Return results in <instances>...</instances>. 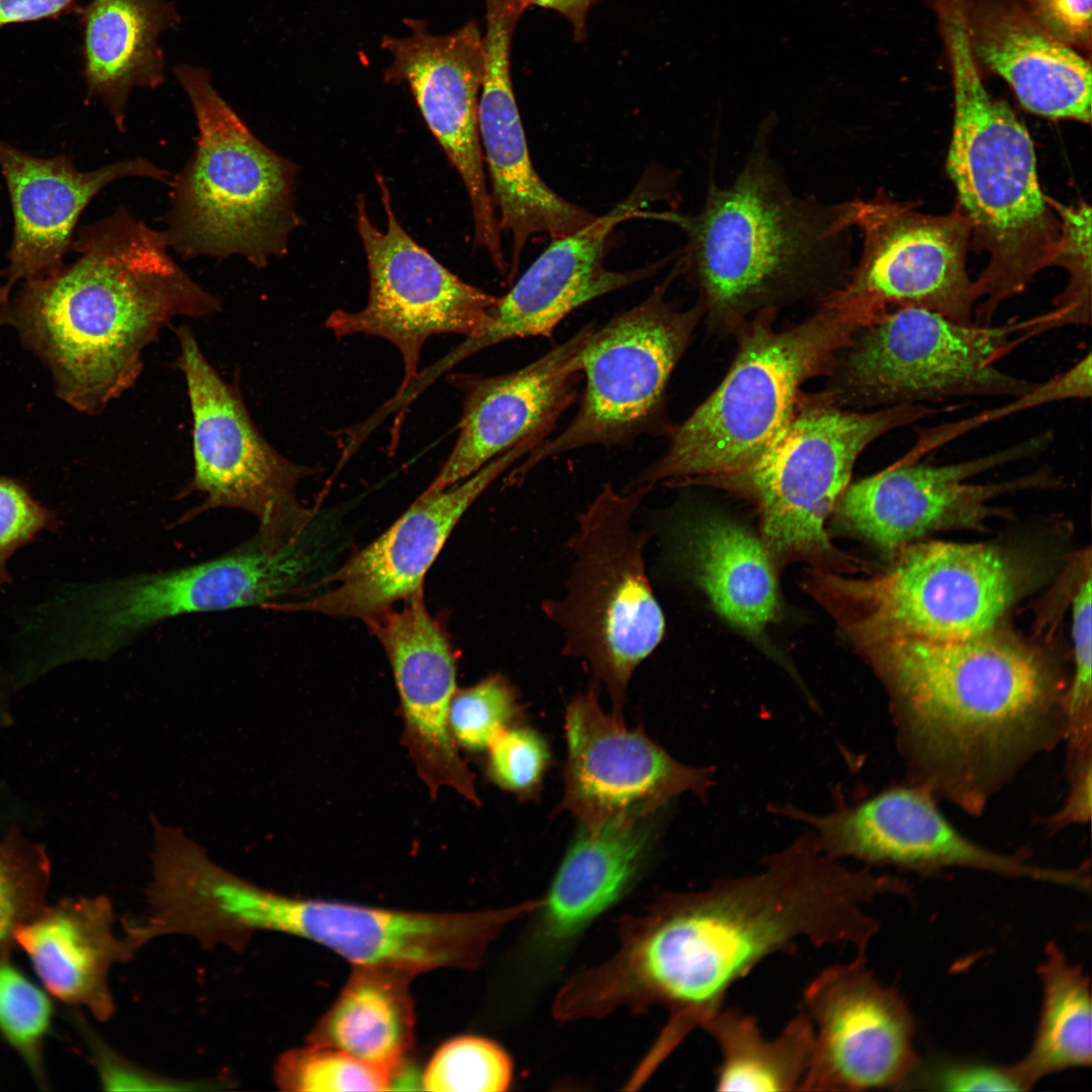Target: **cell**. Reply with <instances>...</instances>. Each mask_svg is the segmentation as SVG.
<instances>
[{
    "label": "cell",
    "instance_id": "1",
    "mask_svg": "<svg viewBox=\"0 0 1092 1092\" xmlns=\"http://www.w3.org/2000/svg\"><path fill=\"white\" fill-rule=\"evenodd\" d=\"M889 894L914 896L903 878L826 855L809 830L756 873L665 893L624 916L619 947L592 971L593 991L609 1011L664 1007L659 1036L677 1045L723 1006L733 984L799 939L867 951L880 923L863 906Z\"/></svg>",
    "mask_w": 1092,
    "mask_h": 1092
},
{
    "label": "cell",
    "instance_id": "2",
    "mask_svg": "<svg viewBox=\"0 0 1092 1092\" xmlns=\"http://www.w3.org/2000/svg\"><path fill=\"white\" fill-rule=\"evenodd\" d=\"M888 699L905 783L981 816L1036 756L1064 741L1061 667L997 626L945 640L852 644Z\"/></svg>",
    "mask_w": 1092,
    "mask_h": 1092
},
{
    "label": "cell",
    "instance_id": "3",
    "mask_svg": "<svg viewBox=\"0 0 1092 1092\" xmlns=\"http://www.w3.org/2000/svg\"><path fill=\"white\" fill-rule=\"evenodd\" d=\"M72 250L70 265L21 282L0 323L47 364L57 394L91 415L135 383L165 326L215 313L221 300L177 264L163 232L124 206L83 225Z\"/></svg>",
    "mask_w": 1092,
    "mask_h": 1092
},
{
    "label": "cell",
    "instance_id": "4",
    "mask_svg": "<svg viewBox=\"0 0 1092 1092\" xmlns=\"http://www.w3.org/2000/svg\"><path fill=\"white\" fill-rule=\"evenodd\" d=\"M764 120L733 182L710 183L696 214L646 211L678 226L685 262L705 310L736 321L751 307L838 270L851 228L848 202L825 205L793 191L770 154Z\"/></svg>",
    "mask_w": 1092,
    "mask_h": 1092
},
{
    "label": "cell",
    "instance_id": "5",
    "mask_svg": "<svg viewBox=\"0 0 1092 1092\" xmlns=\"http://www.w3.org/2000/svg\"><path fill=\"white\" fill-rule=\"evenodd\" d=\"M938 21L954 97L946 171L957 192L956 206L970 222L971 244L988 255L974 280V315L979 324H991L1004 301L1053 266L1060 219L1040 188L1026 127L981 78L965 15L952 10Z\"/></svg>",
    "mask_w": 1092,
    "mask_h": 1092
},
{
    "label": "cell",
    "instance_id": "6",
    "mask_svg": "<svg viewBox=\"0 0 1092 1092\" xmlns=\"http://www.w3.org/2000/svg\"><path fill=\"white\" fill-rule=\"evenodd\" d=\"M302 541L279 551L259 536L192 565L68 584L28 618L40 666L104 661L175 617L266 607L302 589Z\"/></svg>",
    "mask_w": 1092,
    "mask_h": 1092
},
{
    "label": "cell",
    "instance_id": "7",
    "mask_svg": "<svg viewBox=\"0 0 1092 1092\" xmlns=\"http://www.w3.org/2000/svg\"><path fill=\"white\" fill-rule=\"evenodd\" d=\"M766 307L742 332L728 374L677 428L631 485L705 484L757 460L790 423L802 384L822 372L864 326L826 296L801 324L779 331Z\"/></svg>",
    "mask_w": 1092,
    "mask_h": 1092
},
{
    "label": "cell",
    "instance_id": "8",
    "mask_svg": "<svg viewBox=\"0 0 1092 1092\" xmlns=\"http://www.w3.org/2000/svg\"><path fill=\"white\" fill-rule=\"evenodd\" d=\"M174 74L198 127L193 155L171 182L163 232L185 259L239 255L258 268L287 251L298 225L292 162L264 145L215 90L203 67Z\"/></svg>",
    "mask_w": 1092,
    "mask_h": 1092
},
{
    "label": "cell",
    "instance_id": "9",
    "mask_svg": "<svg viewBox=\"0 0 1092 1092\" xmlns=\"http://www.w3.org/2000/svg\"><path fill=\"white\" fill-rule=\"evenodd\" d=\"M1026 562L989 544L913 542L866 578L810 568L802 586L851 644L965 638L997 626L1031 582Z\"/></svg>",
    "mask_w": 1092,
    "mask_h": 1092
},
{
    "label": "cell",
    "instance_id": "10",
    "mask_svg": "<svg viewBox=\"0 0 1092 1092\" xmlns=\"http://www.w3.org/2000/svg\"><path fill=\"white\" fill-rule=\"evenodd\" d=\"M940 412L926 404H900L854 413L828 396L797 402L790 423L757 460L705 485L752 504L760 539L777 570L802 562L822 571L855 573L862 565L832 544L825 525L857 457L888 432Z\"/></svg>",
    "mask_w": 1092,
    "mask_h": 1092
},
{
    "label": "cell",
    "instance_id": "11",
    "mask_svg": "<svg viewBox=\"0 0 1092 1092\" xmlns=\"http://www.w3.org/2000/svg\"><path fill=\"white\" fill-rule=\"evenodd\" d=\"M652 485L618 490L606 484L579 515L568 542L564 595L545 600L544 614L562 631L565 655L588 667L604 687L612 715L624 719L630 679L660 644L665 619L645 566L648 535L633 524Z\"/></svg>",
    "mask_w": 1092,
    "mask_h": 1092
},
{
    "label": "cell",
    "instance_id": "12",
    "mask_svg": "<svg viewBox=\"0 0 1092 1092\" xmlns=\"http://www.w3.org/2000/svg\"><path fill=\"white\" fill-rule=\"evenodd\" d=\"M1053 329L1046 313L1002 325L960 323L920 307L890 309L841 348L834 402L858 407L966 396H1021L1037 383L997 362Z\"/></svg>",
    "mask_w": 1092,
    "mask_h": 1092
},
{
    "label": "cell",
    "instance_id": "13",
    "mask_svg": "<svg viewBox=\"0 0 1092 1092\" xmlns=\"http://www.w3.org/2000/svg\"><path fill=\"white\" fill-rule=\"evenodd\" d=\"M667 285L594 329L580 354L585 386L576 415L519 462L513 482L562 453L626 446L662 430L667 384L705 311L701 302L676 307L666 299Z\"/></svg>",
    "mask_w": 1092,
    "mask_h": 1092
},
{
    "label": "cell",
    "instance_id": "14",
    "mask_svg": "<svg viewBox=\"0 0 1092 1092\" xmlns=\"http://www.w3.org/2000/svg\"><path fill=\"white\" fill-rule=\"evenodd\" d=\"M174 331L179 343L176 365L185 378L193 422V475L180 494L203 495L193 516L214 509L250 514L269 550L302 541L314 512L299 500L296 487L316 469L289 460L271 446L239 390L207 360L192 330L180 326Z\"/></svg>",
    "mask_w": 1092,
    "mask_h": 1092
},
{
    "label": "cell",
    "instance_id": "15",
    "mask_svg": "<svg viewBox=\"0 0 1092 1092\" xmlns=\"http://www.w3.org/2000/svg\"><path fill=\"white\" fill-rule=\"evenodd\" d=\"M851 226L862 249L849 280L829 295L867 324L890 309L920 307L973 323L978 303L967 271L971 226L957 207L942 215L880 193L849 200Z\"/></svg>",
    "mask_w": 1092,
    "mask_h": 1092
},
{
    "label": "cell",
    "instance_id": "16",
    "mask_svg": "<svg viewBox=\"0 0 1092 1092\" xmlns=\"http://www.w3.org/2000/svg\"><path fill=\"white\" fill-rule=\"evenodd\" d=\"M938 803L925 790L904 783L854 804L840 800L824 814L791 804L771 809L808 825L820 850L835 859L849 857L871 868L889 866L921 876L960 868L1090 889L1086 867H1043L1019 853L988 848L958 830Z\"/></svg>",
    "mask_w": 1092,
    "mask_h": 1092
},
{
    "label": "cell",
    "instance_id": "17",
    "mask_svg": "<svg viewBox=\"0 0 1092 1092\" xmlns=\"http://www.w3.org/2000/svg\"><path fill=\"white\" fill-rule=\"evenodd\" d=\"M387 223L384 231L369 219L365 199H357V230L369 271V296L358 311L337 309L326 322L338 338L363 334L389 341L400 353L401 392L420 373L426 341L435 335H480L490 324L497 296L450 272L418 245L395 217L388 190L378 178Z\"/></svg>",
    "mask_w": 1092,
    "mask_h": 1092
},
{
    "label": "cell",
    "instance_id": "18",
    "mask_svg": "<svg viewBox=\"0 0 1092 1092\" xmlns=\"http://www.w3.org/2000/svg\"><path fill=\"white\" fill-rule=\"evenodd\" d=\"M1051 432L992 454L945 465L900 458L889 467L848 484L832 512L839 530L891 556L934 530L977 526L994 513L992 498L1058 482L1049 469L991 484L968 480L986 470L1033 457L1052 444Z\"/></svg>",
    "mask_w": 1092,
    "mask_h": 1092
},
{
    "label": "cell",
    "instance_id": "19",
    "mask_svg": "<svg viewBox=\"0 0 1092 1092\" xmlns=\"http://www.w3.org/2000/svg\"><path fill=\"white\" fill-rule=\"evenodd\" d=\"M815 1043L800 1091L903 1090L918 1064L915 1021L867 951L822 970L804 990Z\"/></svg>",
    "mask_w": 1092,
    "mask_h": 1092
},
{
    "label": "cell",
    "instance_id": "20",
    "mask_svg": "<svg viewBox=\"0 0 1092 1092\" xmlns=\"http://www.w3.org/2000/svg\"><path fill=\"white\" fill-rule=\"evenodd\" d=\"M564 793L559 811L580 825L653 817L676 797L706 800L714 784L712 767L675 759L641 729L607 714L594 684L566 708Z\"/></svg>",
    "mask_w": 1092,
    "mask_h": 1092
},
{
    "label": "cell",
    "instance_id": "21",
    "mask_svg": "<svg viewBox=\"0 0 1092 1092\" xmlns=\"http://www.w3.org/2000/svg\"><path fill=\"white\" fill-rule=\"evenodd\" d=\"M404 23L408 34L381 39V48L391 57L385 80L408 86L427 125L465 185L475 243L504 272L502 231L486 186L478 127L483 36L472 20L445 34L431 32L422 19L405 18Z\"/></svg>",
    "mask_w": 1092,
    "mask_h": 1092
},
{
    "label": "cell",
    "instance_id": "22",
    "mask_svg": "<svg viewBox=\"0 0 1092 1092\" xmlns=\"http://www.w3.org/2000/svg\"><path fill=\"white\" fill-rule=\"evenodd\" d=\"M527 439L469 477L436 492H422L381 535L357 551L314 597L274 604L282 612H309L363 622L412 597L466 511L539 442Z\"/></svg>",
    "mask_w": 1092,
    "mask_h": 1092
},
{
    "label": "cell",
    "instance_id": "23",
    "mask_svg": "<svg viewBox=\"0 0 1092 1092\" xmlns=\"http://www.w3.org/2000/svg\"><path fill=\"white\" fill-rule=\"evenodd\" d=\"M484 71L478 101L483 158L491 179V199L500 231L511 235L513 269L536 235H570L596 217L563 199L537 174L514 94L511 43L527 9L522 0H485Z\"/></svg>",
    "mask_w": 1092,
    "mask_h": 1092
},
{
    "label": "cell",
    "instance_id": "24",
    "mask_svg": "<svg viewBox=\"0 0 1092 1092\" xmlns=\"http://www.w3.org/2000/svg\"><path fill=\"white\" fill-rule=\"evenodd\" d=\"M654 817L580 826L520 940V989L534 991L560 972L590 924L632 889L650 856Z\"/></svg>",
    "mask_w": 1092,
    "mask_h": 1092
},
{
    "label": "cell",
    "instance_id": "25",
    "mask_svg": "<svg viewBox=\"0 0 1092 1092\" xmlns=\"http://www.w3.org/2000/svg\"><path fill=\"white\" fill-rule=\"evenodd\" d=\"M596 326L587 324L532 363L512 372L458 374L463 392L459 433L452 451L423 492L443 490L478 471L517 444L546 440L571 405L583 378L580 354Z\"/></svg>",
    "mask_w": 1092,
    "mask_h": 1092
},
{
    "label": "cell",
    "instance_id": "26",
    "mask_svg": "<svg viewBox=\"0 0 1092 1092\" xmlns=\"http://www.w3.org/2000/svg\"><path fill=\"white\" fill-rule=\"evenodd\" d=\"M364 623L389 660L400 700L404 745L430 794L448 787L479 804L473 775L448 725L457 691L456 656L444 626L426 607L423 588Z\"/></svg>",
    "mask_w": 1092,
    "mask_h": 1092
},
{
    "label": "cell",
    "instance_id": "27",
    "mask_svg": "<svg viewBox=\"0 0 1092 1092\" xmlns=\"http://www.w3.org/2000/svg\"><path fill=\"white\" fill-rule=\"evenodd\" d=\"M657 191L637 187L608 213L582 229L556 239L530 265L510 291L498 298L491 322L478 336L466 338L439 361L443 370L490 346L529 337L552 336L555 328L586 302L632 285L656 266L613 271L605 266L608 240L615 228L640 217Z\"/></svg>",
    "mask_w": 1092,
    "mask_h": 1092
},
{
    "label": "cell",
    "instance_id": "28",
    "mask_svg": "<svg viewBox=\"0 0 1092 1092\" xmlns=\"http://www.w3.org/2000/svg\"><path fill=\"white\" fill-rule=\"evenodd\" d=\"M0 168L13 212V239L2 276L0 305L15 284L52 273L72 250L77 221L108 184L144 177L171 184V174L143 157L78 170L70 156L37 158L0 140Z\"/></svg>",
    "mask_w": 1092,
    "mask_h": 1092
},
{
    "label": "cell",
    "instance_id": "29",
    "mask_svg": "<svg viewBox=\"0 0 1092 1092\" xmlns=\"http://www.w3.org/2000/svg\"><path fill=\"white\" fill-rule=\"evenodd\" d=\"M972 51L1003 78L1027 111L1091 121V66L1050 34L1022 0H966Z\"/></svg>",
    "mask_w": 1092,
    "mask_h": 1092
},
{
    "label": "cell",
    "instance_id": "30",
    "mask_svg": "<svg viewBox=\"0 0 1092 1092\" xmlns=\"http://www.w3.org/2000/svg\"><path fill=\"white\" fill-rule=\"evenodd\" d=\"M106 897L67 899L21 927L15 941L29 956L47 989L58 998L106 1020L114 1011L108 973L135 951L114 930Z\"/></svg>",
    "mask_w": 1092,
    "mask_h": 1092
},
{
    "label": "cell",
    "instance_id": "31",
    "mask_svg": "<svg viewBox=\"0 0 1092 1092\" xmlns=\"http://www.w3.org/2000/svg\"><path fill=\"white\" fill-rule=\"evenodd\" d=\"M171 0H90L82 13L87 99L100 101L119 131L135 88L165 81L161 37L180 21Z\"/></svg>",
    "mask_w": 1092,
    "mask_h": 1092
},
{
    "label": "cell",
    "instance_id": "32",
    "mask_svg": "<svg viewBox=\"0 0 1092 1092\" xmlns=\"http://www.w3.org/2000/svg\"><path fill=\"white\" fill-rule=\"evenodd\" d=\"M675 559L727 622L759 638L781 613L775 568L761 539L720 515L686 521Z\"/></svg>",
    "mask_w": 1092,
    "mask_h": 1092
},
{
    "label": "cell",
    "instance_id": "33",
    "mask_svg": "<svg viewBox=\"0 0 1092 1092\" xmlns=\"http://www.w3.org/2000/svg\"><path fill=\"white\" fill-rule=\"evenodd\" d=\"M415 976L395 968L354 967L306 1042L344 1051L395 1075L414 1043L410 984Z\"/></svg>",
    "mask_w": 1092,
    "mask_h": 1092
},
{
    "label": "cell",
    "instance_id": "34",
    "mask_svg": "<svg viewBox=\"0 0 1092 1092\" xmlns=\"http://www.w3.org/2000/svg\"><path fill=\"white\" fill-rule=\"evenodd\" d=\"M718 1045L719 1091H800L812 1058L815 1030L805 1012L794 1016L772 1038L755 1017L720 1007L701 1026Z\"/></svg>",
    "mask_w": 1092,
    "mask_h": 1092
},
{
    "label": "cell",
    "instance_id": "35",
    "mask_svg": "<svg viewBox=\"0 0 1092 1092\" xmlns=\"http://www.w3.org/2000/svg\"><path fill=\"white\" fill-rule=\"evenodd\" d=\"M1042 1001L1032 1044L1014 1064L1027 1089L1051 1074L1092 1063L1090 979L1054 941L1037 967Z\"/></svg>",
    "mask_w": 1092,
    "mask_h": 1092
},
{
    "label": "cell",
    "instance_id": "36",
    "mask_svg": "<svg viewBox=\"0 0 1092 1092\" xmlns=\"http://www.w3.org/2000/svg\"><path fill=\"white\" fill-rule=\"evenodd\" d=\"M393 1072L344 1051L306 1043L280 1055L274 1081L284 1091H387Z\"/></svg>",
    "mask_w": 1092,
    "mask_h": 1092
},
{
    "label": "cell",
    "instance_id": "37",
    "mask_svg": "<svg viewBox=\"0 0 1092 1092\" xmlns=\"http://www.w3.org/2000/svg\"><path fill=\"white\" fill-rule=\"evenodd\" d=\"M50 862L40 845L13 832L0 840V954L46 907Z\"/></svg>",
    "mask_w": 1092,
    "mask_h": 1092
},
{
    "label": "cell",
    "instance_id": "38",
    "mask_svg": "<svg viewBox=\"0 0 1092 1092\" xmlns=\"http://www.w3.org/2000/svg\"><path fill=\"white\" fill-rule=\"evenodd\" d=\"M512 1079L513 1062L500 1045L462 1035L436 1051L422 1075V1087L434 1092H498L509 1090Z\"/></svg>",
    "mask_w": 1092,
    "mask_h": 1092
},
{
    "label": "cell",
    "instance_id": "39",
    "mask_svg": "<svg viewBox=\"0 0 1092 1092\" xmlns=\"http://www.w3.org/2000/svg\"><path fill=\"white\" fill-rule=\"evenodd\" d=\"M518 712L517 693L510 680L500 673L490 674L455 692L448 711L449 730L456 744L480 751L510 726Z\"/></svg>",
    "mask_w": 1092,
    "mask_h": 1092
},
{
    "label": "cell",
    "instance_id": "40",
    "mask_svg": "<svg viewBox=\"0 0 1092 1092\" xmlns=\"http://www.w3.org/2000/svg\"><path fill=\"white\" fill-rule=\"evenodd\" d=\"M1051 203L1060 219V240L1053 266L1065 268L1069 283L1056 298L1053 312L1061 326L1086 325L1091 315V208L1080 202Z\"/></svg>",
    "mask_w": 1092,
    "mask_h": 1092
},
{
    "label": "cell",
    "instance_id": "41",
    "mask_svg": "<svg viewBox=\"0 0 1092 1092\" xmlns=\"http://www.w3.org/2000/svg\"><path fill=\"white\" fill-rule=\"evenodd\" d=\"M1091 592L1088 567L1072 601L1074 670L1065 694V739L1074 745L1092 739Z\"/></svg>",
    "mask_w": 1092,
    "mask_h": 1092
},
{
    "label": "cell",
    "instance_id": "42",
    "mask_svg": "<svg viewBox=\"0 0 1092 1092\" xmlns=\"http://www.w3.org/2000/svg\"><path fill=\"white\" fill-rule=\"evenodd\" d=\"M51 1015L44 993L18 970L0 961V1033L32 1065L38 1061V1048Z\"/></svg>",
    "mask_w": 1092,
    "mask_h": 1092
},
{
    "label": "cell",
    "instance_id": "43",
    "mask_svg": "<svg viewBox=\"0 0 1092 1092\" xmlns=\"http://www.w3.org/2000/svg\"><path fill=\"white\" fill-rule=\"evenodd\" d=\"M1026 1091L1014 1064L1000 1066L949 1057L919 1059L903 1090Z\"/></svg>",
    "mask_w": 1092,
    "mask_h": 1092
},
{
    "label": "cell",
    "instance_id": "44",
    "mask_svg": "<svg viewBox=\"0 0 1092 1092\" xmlns=\"http://www.w3.org/2000/svg\"><path fill=\"white\" fill-rule=\"evenodd\" d=\"M487 774L516 794L532 793L542 781L550 754L544 738L528 727H508L488 746Z\"/></svg>",
    "mask_w": 1092,
    "mask_h": 1092
},
{
    "label": "cell",
    "instance_id": "45",
    "mask_svg": "<svg viewBox=\"0 0 1092 1092\" xmlns=\"http://www.w3.org/2000/svg\"><path fill=\"white\" fill-rule=\"evenodd\" d=\"M57 526L56 514L35 500L25 484L0 475V588L12 580L7 569L12 554Z\"/></svg>",
    "mask_w": 1092,
    "mask_h": 1092
},
{
    "label": "cell",
    "instance_id": "46",
    "mask_svg": "<svg viewBox=\"0 0 1092 1092\" xmlns=\"http://www.w3.org/2000/svg\"><path fill=\"white\" fill-rule=\"evenodd\" d=\"M1033 18L1055 38L1090 51L1092 0H1022Z\"/></svg>",
    "mask_w": 1092,
    "mask_h": 1092
},
{
    "label": "cell",
    "instance_id": "47",
    "mask_svg": "<svg viewBox=\"0 0 1092 1092\" xmlns=\"http://www.w3.org/2000/svg\"><path fill=\"white\" fill-rule=\"evenodd\" d=\"M99 1075L107 1090H185L203 1089V1082H185L163 1078L133 1066L106 1046L95 1044Z\"/></svg>",
    "mask_w": 1092,
    "mask_h": 1092
},
{
    "label": "cell",
    "instance_id": "48",
    "mask_svg": "<svg viewBox=\"0 0 1092 1092\" xmlns=\"http://www.w3.org/2000/svg\"><path fill=\"white\" fill-rule=\"evenodd\" d=\"M1069 792L1062 807L1041 820L1050 832L1070 825L1086 824L1091 819L1092 767L1068 779Z\"/></svg>",
    "mask_w": 1092,
    "mask_h": 1092
},
{
    "label": "cell",
    "instance_id": "49",
    "mask_svg": "<svg viewBox=\"0 0 1092 1092\" xmlns=\"http://www.w3.org/2000/svg\"><path fill=\"white\" fill-rule=\"evenodd\" d=\"M78 0H0V27L56 16Z\"/></svg>",
    "mask_w": 1092,
    "mask_h": 1092
},
{
    "label": "cell",
    "instance_id": "50",
    "mask_svg": "<svg viewBox=\"0 0 1092 1092\" xmlns=\"http://www.w3.org/2000/svg\"><path fill=\"white\" fill-rule=\"evenodd\" d=\"M527 7L536 5L551 9L571 24L575 40H583L586 34V15L598 0H522Z\"/></svg>",
    "mask_w": 1092,
    "mask_h": 1092
},
{
    "label": "cell",
    "instance_id": "51",
    "mask_svg": "<svg viewBox=\"0 0 1092 1092\" xmlns=\"http://www.w3.org/2000/svg\"><path fill=\"white\" fill-rule=\"evenodd\" d=\"M7 720L6 712L3 703L2 686L0 682V723Z\"/></svg>",
    "mask_w": 1092,
    "mask_h": 1092
}]
</instances>
